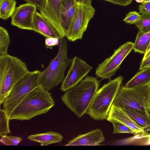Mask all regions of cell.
Returning a JSON list of instances; mask_svg holds the SVG:
<instances>
[{
  "label": "cell",
  "instance_id": "6da1fadb",
  "mask_svg": "<svg viewBox=\"0 0 150 150\" xmlns=\"http://www.w3.org/2000/svg\"><path fill=\"white\" fill-rule=\"evenodd\" d=\"M100 85V82L96 78L87 76L76 86L66 91L61 96V100L80 118L87 114Z\"/></svg>",
  "mask_w": 150,
  "mask_h": 150
},
{
  "label": "cell",
  "instance_id": "7a4b0ae2",
  "mask_svg": "<svg viewBox=\"0 0 150 150\" xmlns=\"http://www.w3.org/2000/svg\"><path fill=\"white\" fill-rule=\"evenodd\" d=\"M51 93L39 86L28 95L11 114L9 120H30L47 113L55 105Z\"/></svg>",
  "mask_w": 150,
  "mask_h": 150
},
{
  "label": "cell",
  "instance_id": "3957f363",
  "mask_svg": "<svg viewBox=\"0 0 150 150\" xmlns=\"http://www.w3.org/2000/svg\"><path fill=\"white\" fill-rule=\"evenodd\" d=\"M25 62L8 54L0 57V104L14 86L29 72Z\"/></svg>",
  "mask_w": 150,
  "mask_h": 150
},
{
  "label": "cell",
  "instance_id": "277c9868",
  "mask_svg": "<svg viewBox=\"0 0 150 150\" xmlns=\"http://www.w3.org/2000/svg\"><path fill=\"white\" fill-rule=\"evenodd\" d=\"M59 50L56 57L47 68L41 71L39 85L48 91L62 82L64 78L66 69L70 66L72 59L67 56L68 45L64 38L60 39Z\"/></svg>",
  "mask_w": 150,
  "mask_h": 150
},
{
  "label": "cell",
  "instance_id": "5b68a950",
  "mask_svg": "<svg viewBox=\"0 0 150 150\" xmlns=\"http://www.w3.org/2000/svg\"><path fill=\"white\" fill-rule=\"evenodd\" d=\"M123 79L122 76H119L98 90L87 113L92 118L96 120L106 119Z\"/></svg>",
  "mask_w": 150,
  "mask_h": 150
},
{
  "label": "cell",
  "instance_id": "8992f818",
  "mask_svg": "<svg viewBox=\"0 0 150 150\" xmlns=\"http://www.w3.org/2000/svg\"><path fill=\"white\" fill-rule=\"evenodd\" d=\"M150 93V82L131 88L121 85L112 105L123 110H140L149 112Z\"/></svg>",
  "mask_w": 150,
  "mask_h": 150
},
{
  "label": "cell",
  "instance_id": "52a82bcc",
  "mask_svg": "<svg viewBox=\"0 0 150 150\" xmlns=\"http://www.w3.org/2000/svg\"><path fill=\"white\" fill-rule=\"evenodd\" d=\"M41 71H30L13 88L2 104L8 118L13 110L31 92L39 86Z\"/></svg>",
  "mask_w": 150,
  "mask_h": 150
},
{
  "label": "cell",
  "instance_id": "ba28073f",
  "mask_svg": "<svg viewBox=\"0 0 150 150\" xmlns=\"http://www.w3.org/2000/svg\"><path fill=\"white\" fill-rule=\"evenodd\" d=\"M91 2V0L78 1L70 30L66 36L69 40L74 42L82 39L89 21L95 14V10Z\"/></svg>",
  "mask_w": 150,
  "mask_h": 150
},
{
  "label": "cell",
  "instance_id": "9c48e42d",
  "mask_svg": "<svg viewBox=\"0 0 150 150\" xmlns=\"http://www.w3.org/2000/svg\"><path fill=\"white\" fill-rule=\"evenodd\" d=\"M134 43L127 42L115 50L113 54L99 64L95 71L97 76L110 79L126 57L133 49Z\"/></svg>",
  "mask_w": 150,
  "mask_h": 150
},
{
  "label": "cell",
  "instance_id": "30bf717a",
  "mask_svg": "<svg viewBox=\"0 0 150 150\" xmlns=\"http://www.w3.org/2000/svg\"><path fill=\"white\" fill-rule=\"evenodd\" d=\"M92 68L85 61L75 56L72 59L70 68L62 82L61 91H66L76 86Z\"/></svg>",
  "mask_w": 150,
  "mask_h": 150
},
{
  "label": "cell",
  "instance_id": "8fae6325",
  "mask_svg": "<svg viewBox=\"0 0 150 150\" xmlns=\"http://www.w3.org/2000/svg\"><path fill=\"white\" fill-rule=\"evenodd\" d=\"M37 7L30 3L16 7L11 16V24L20 29L34 31L33 19Z\"/></svg>",
  "mask_w": 150,
  "mask_h": 150
},
{
  "label": "cell",
  "instance_id": "7c38bea8",
  "mask_svg": "<svg viewBox=\"0 0 150 150\" xmlns=\"http://www.w3.org/2000/svg\"><path fill=\"white\" fill-rule=\"evenodd\" d=\"M33 24L34 31L45 38L56 37L60 39L64 37L51 22L37 11L34 15Z\"/></svg>",
  "mask_w": 150,
  "mask_h": 150
},
{
  "label": "cell",
  "instance_id": "4fadbf2b",
  "mask_svg": "<svg viewBox=\"0 0 150 150\" xmlns=\"http://www.w3.org/2000/svg\"><path fill=\"white\" fill-rule=\"evenodd\" d=\"M105 141L101 129H96L85 134H81L68 142L64 146H97Z\"/></svg>",
  "mask_w": 150,
  "mask_h": 150
},
{
  "label": "cell",
  "instance_id": "5bb4252c",
  "mask_svg": "<svg viewBox=\"0 0 150 150\" xmlns=\"http://www.w3.org/2000/svg\"><path fill=\"white\" fill-rule=\"evenodd\" d=\"M110 119L115 120L125 124L137 134L147 132L143 127L139 125L124 111L112 105L106 119L107 120Z\"/></svg>",
  "mask_w": 150,
  "mask_h": 150
},
{
  "label": "cell",
  "instance_id": "9a60e30c",
  "mask_svg": "<svg viewBox=\"0 0 150 150\" xmlns=\"http://www.w3.org/2000/svg\"><path fill=\"white\" fill-rule=\"evenodd\" d=\"M78 0H64L60 16V23L65 37L68 33L74 15Z\"/></svg>",
  "mask_w": 150,
  "mask_h": 150
},
{
  "label": "cell",
  "instance_id": "2e32d148",
  "mask_svg": "<svg viewBox=\"0 0 150 150\" xmlns=\"http://www.w3.org/2000/svg\"><path fill=\"white\" fill-rule=\"evenodd\" d=\"M64 0H46L45 9L40 11L51 22L60 33L65 37L60 23V16L62 4Z\"/></svg>",
  "mask_w": 150,
  "mask_h": 150
},
{
  "label": "cell",
  "instance_id": "e0dca14e",
  "mask_svg": "<svg viewBox=\"0 0 150 150\" xmlns=\"http://www.w3.org/2000/svg\"><path fill=\"white\" fill-rule=\"evenodd\" d=\"M63 138L60 133L53 131L32 134L28 137L30 141L38 142L41 146H47L51 144L59 143Z\"/></svg>",
  "mask_w": 150,
  "mask_h": 150
},
{
  "label": "cell",
  "instance_id": "ac0fdd59",
  "mask_svg": "<svg viewBox=\"0 0 150 150\" xmlns=\"http://www.w3.org/2000/svg\"><path fill=\"white\" fill-rule=\"evenodd\" d=\"M123 110L139 125L143 127L146 132H150V112L132 110Z\"/></svg>",
  "mask_w": 150,
  "mask_h": 150
},
{
  "label": "cell",
  "instance_id": "d6986e66",
  "mask_svg": "<svg viewBox=\"0 0 150 150\" xmlns=\"http://www.w3.org/2000/svg\"><path fill=\"white\" fill-rule=\"evenodd\" d=\"M150 42V31L138 32L134 42L133 50L135 52L144 54Z\"/></svg>",
  "mask_w": 150,
  "mask_h": 150
},
{
  "label": "cell",
  "instance_id": "ffe728a7",
  "mask_svg": "<svg viewBox=\"0 0 150 150\" xmlns=\"http://www.w3.org/2000/svg\"><path fill=\"white\" fill-rule=\"evenodd\" d=\"M140 70L126 83L125 87L131 88L150 82V67Z\"/></svg>",
  "mask_w": 150,
  "mask_h": 150
},
{
  "label": "cell",
  "instance_id": "44dd1931",
  "mask_svg": "<svg viewBox=\"0 0 150 150\" xmlns=\"http://www.w3.org/2000/svg\"><path fill=\"white\" fill-rule=\"evenodd\" d=\"M117 145L135 144L141 145H150V133L148 132L140 133L134 137L124 139L117 142Z\"/></svg>",
  "mask_w": 150,
  "mask_h": 150
},
{
  "label": "cell",
  "instance_id": "7402d4cb",
  "mask_svg": "<svg viewBox=\"0 0 150 150\" xmlns=\"http://www.w3.org/2000/svg\"><path fill=\"white\" fill-rule=\"evenodd\" d=\"M15 0H0V18L6 20L11 17L16 8Z\"/></svg>",
  "mask_w": 150,
  "mask_h": 150
},
{
  "label": "cell",
  "instance_id": "603a6c76",
  "mask_svg": "<svg viewBox=\"0 0 150 150\" xmlns=\"http://www.w3.org/2000/svg\"><path fill=\"white\" fill-rule=\"evenodd\" d=\"M10 43V36L8 31L0 27V57L8 54V50Z\"/></svg>",
  "mask_w": 150,
  "mask_h": 150
},
{
  "label": "cell",
  "instance_id": "cb8c5ba5",
  "mask_svg": "<svg viewBox=\"0 0 150 150\" xmlns=\"http://www.w3.org/2000/svg\"><path fill=\"white\" fill-rule=\"evenodd\" d=\"M111 122L113 127L112 134L128 133L135 135L137 134L125 124L115 120L110 119L108 120Z\"/></svg>",
  "mask_w": 150,
  "mask_h": 150
},
{
  "label": "cell",
  "instance_id": "d4e9b609",
  "mask_svg": "<svg viewBox=\"0 0 150 150\" xmlns=\"http://www.w3.org/2000/svg\"><path fill=\"white\" fill-rule=\"evenodd\" d=\"M8 117L3 109L0 110V135H7L10 131L9 126Z\"/></svg>",
  "mask_w": 150,
  "mask_h": 150
},
{
  "label": "cell",
  "instance_id": "484cf974",
  "mask_svg": "<svg viewBox=\"0 0 150 150\" xmlns=\"http://www.w3.org/2000/svg\"><path fill=\"white\" fill-rule=\"evenodd\" d=\"M134 24L139 31L145 32L150 31V14H141L140 19Z\"/></svg>",
  "mask_w": 150,
  "mask_h": 150
},
{
  "label": "cell",
  "instance_id": "4316f807",
  "mask_svg": "<svg viewBox=\"0 0 150 150\" xmlns=\"http://www.w3.org/2000/svg\"><path fill=\"white\" fill-rule=\"evenodd\" d=\"M23 139L19 137L4 135L1 136L0 142L7 146H16L21 142Z\"/></svg>",
  "mask_w": 150,
  "mask_h": 150
},
{
  "label": "cell",
  "instance_id": "83f0119b",
  "mask_svg": "<svg viewBox=\"0 0 150 150\" xmlns=\"http://www.w3.org/2000/svg\"><path fill=\"white\" fill-rule=\"evenodd\" d=\"M141 15L136 11H131L128 13L123 21L129 24H134L141 18Z\"/></svg>",
  "mask_w": 150,
  "mask_h": 150
},
{
  "label": "cell",
  "instance_id": "f1b7e54d",
  "mask_svg": "<svg viewBox=\"0 0 150 150\" xmlns=\"http://www.w3.org/2000/svg\"><path fill=\"white\" fill-rule=\"evenodd\" d=\"M60 39L56 37H50L46 38L45 46L47 49H52L54 46L59 45Z\"/></svg>",
  "mask_w": 150,
  "mask_h": 150
},
{
  "label": "cell",
  "instance_id": "f546056e",
  "mask_svg": "<svg viewBox=\"0 0 150 150\" xmlns=\"http://www.w3.org/2000/svg\"><path fill=\"white\" fill-rule=\"evenodd\" d=\"M27 3L35 5L40 11H43L46 6V0H24Z\"/></svg>",
  "mask_w": 150,
  "mask_h": 150
},
{
  "label": "cell",
  "instance_id": "4dcf8cb0",
  "mask_svg": "<svg viewBox=\"0 0 150 150\" xmlns=\"http://www.w3.org/2000/svg\"><path fill=\"white\" fill-rule=\"evenodd\" d=\"M139 13L150 14V2H144L139 6Z\"/></svg>",
  "mask_w": 150,
  "mask_h": 150
},
{
  "label": "cell",
  "instance_id": "1f68e13d",
  "mask_svg": "<svg viewBox=\"0 0 150 150\" xmlns=\"http://www.w3.org/2000/svg\"><path fill=\"white\" fill-rule=\"evenodd\" d=\"M112 4L126 6L130 4L132 0H104Z\"/></svg>",
  "mask_w": 150,
  "mask_h": 150
},
{
  "label": "cell",
  "instance_id": "d6a6232c",
  "mask_svg": "<svg viewBox=\"0 0 150 150\" xmlns=\"http://www.w3.org/2000/svg\"><path fill=\"white\" fill-rule=\"evenodd\" d=\"M150 67V56L142 61L141 63L139 70Z\"/></svg>",
  "mask_w": 150,
  "mask_h": 150
},
{
  "label": "cell",
  "instance_id": "836d02e7",
  "mask_svg": "<svg viewBox=\"0 0 150 150\" xmlns=\"http://www.w3.org/2000/svg\"><path fill=\"white\" fill-rule=\"evenodd\" d=\"M144 0H135L138 3H142L144 1Z\"/></svg>",
  "mask_w": 150,
  "mask_h": 150
},
{
  "label": "cell",
  "instance_id": "e575fe53",
  "mask_svg": "<svg viewBox=\"0 0 150 150\" xmlns=\"http://www.w3.org/2000/svg\"><path fill=\"white\" fill-rule=\"evenodd\" d=\"M150 107V93L149 96V108Z\"/></svg>",
  "mask_w": 150,
  "mask_h": 150
},
{
  "label": "cell",
  "instance_id": "d590c367",
  "mask_svg": "<svg viewBox=\"0 0 150 150\" xmlns=\"http://www.w3.org/2000/svg\"><path fill=\"white\" fill-rule=\"evenodd\" d=\"M150 50V42L149 44V46L148 47V48L147 49V51H146V53L148 52Z\"/></svg>",
  "mask_w": 150,
  "mask_h": 150
},
{
  "label": "cell",
  "instance_id": "8d00e7d4",
  "mask_svg": "<svg viewBox=\"0 0 150 150\" xmlns=\"http://www.w3.org/2000/svg\"><path fill=\"white\" fill-rule=\"evenodd\" d=\"M144 2H150V0H144Z\"/></svg>",
  "mask_w": 150,
  "mask_h": 150
},
{
  "label": "cell",
  "instance_id": "74e56055",
  "mask_svg": "<svg viewBox=\"0 0 150 150\" xmlns=\"http://www.w3.org/2000/svg\"><path fill=\"white\" fill-rule=\"evenodd\" d=\"M149 108V112L150 113V107Z\"/></svg>",
  "mask_w": 150,
  "mask_h": 150
}]
</instances>
